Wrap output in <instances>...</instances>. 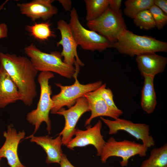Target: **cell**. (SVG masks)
Segmentation results:
<instances>
[{"instance_id": "obj_1", "label": "cell", "mask_w": 167, "mask_h": 167, "mask_svg": "<svg viewBox=\"0 0 167 167\" xmlns=\"http://www.w3.org/2000/svg\"><path fill=\"white\" fill-rule=\"evenodd\" d=\"M0 65L17 86L22 95V102L31 106L37 95L35 79L38 71L30 59L23 56L0 52Z\"/></svg>"}, {"instance_id": "obj_2", "label": "cell", "mask_w": 167, "mask_h": 167, "mask_svg": "<svg viewBox=\"0 0 167 167\" xmlns=\"http://www.w3.org/2000/svg\"><path fill=\"white\" fill-rule=\"evenodd\" d=\"M112 47L122 54L133 57L148 53L166 52L167 43L151 36L138 35L126 29L112 44Z\"/></svg>"}, {"instance_id": "obj_3", "label": "cell", "mask_w": 167, "mask_h": 167, "mask_svg": "<svg viewBox=\"0 0 167 167\" xmlns=\"http://www.w3.org/2000/svg\"><path fill=\"white\" fill-rule=\"evenodd\" d=\"M54 77V73L50 72H41L38 76L37 80L40 89L39 101L36 108L29 112L26 117L28 122L34 126V130L27 139L34 135L43 122L46 123L47 130L49 134L50 133L51 125L49 113L53 107V101L51 97L52 88L49 81Z\"/></svg>"}, {"instance_id": "obj_4", "label": "cell", "mask_w": 167, "mask_h": 167, "mask_svg": "<svg viewBox=\"0 0 167 167\" xmlns=\"http://www.w3.org/2000/svg\"><path fill=\"white\" fill-rule=\"evenodd\" d=\"M24 50L38 71L54 72L70 79L74 77L76 71L75 67L65 63L59 52L45 53L33 43L26 47Z\"/></svg>"}, {"instance_id": "obj_5", "label": "cell", "mask_w": 167, "mask_h": 167, "mask_svg": "<svg viewBox=\"0 0 167 167\" xmlns=\"http://www.w3.org/2000/svg\"><path fill=\"white\" fill-rule=\"evenodd\" d=\"M70 12L69 24L78 45L84 50L102 52L112 47V43L106 37L84 28L80 23L76 9L73 7Z\"/></svg>"}, {"instance_id": "obj_6", "label": "cell", "mask_w": 167, "mask_h": 167, "mask_svg": "<svg viewBox=\"0 0 167 167\" xmlns=\"http://www.w3.org/2000/svg\"><path fill=\"white\" fill-rule=\"evenodd\" d=\"M90 30L98 32L112 44L127 29L122 11L116 12L109 7L98 18L88 21Z\"/></svg>"}, {"instance_id": "obj_7", "label": "cell", "mask_w": 167, "mask_h": 167, "mask_svg": "<svg viewBox=\"0 0 167 167\" xmlns=\"http://www.w3.org/2000/svg\"><path fill=\"white\" fill-rule=\"evenodd\" d=\"M148 149L143 144L134 141L127 140L117 141L111 137L105 143L100 156L101 160L102 163H105L110 157H119L122 159L120 161L121 166L126 167L131 157L136 155L140 157L146 156Z\"/></svg>"}, {"instance_id": "obj_8", "label": "cell", "mask_w": 167, "mask_h": 167, "mask_svg": "<svg viewBox=\"0 0 167 167\" xmlns=\"http://www.w3.org/2000/svg\"><path fill=\"white\" fill-rule=\"evenodd\" d=\"M75 81L73 84L63 86L60 83H55L60 88V92L51 97L53 101V106L50 112L55 114L64 106L68 108L74 105L79 98L84 96L88 92L94 91L102 84L101 81L83 84L78 81L77 77L75 78Z\"/></svg>"}, {"instance_id": "obj_9", "label": "cell", "mask_w": 167, "mask_h": 167, "mask_svg": "<svg viewBox=\"0 0 167 167\" xmlns=\"http://www.w3.org/2000/svg\"><path fill=\"white\" fill-rule=\"evenodd\" d=\"M100 118L109 127V135L115 134L119 131H123L137 139L141 140L142 144L148 148L154 146V140L150 134L149 125L145 123H134L119 118L114 120L105 119L102 117Z\"/></svg>"}, {"instance_id": "obj_10", "label": "cell", "mask_w": 167, "mask_h": 167, "mask_svg": "<svg viewBox=\"0 0 167 167\" xmlns=\"http://www.w3.org/2000/svg\"><path fill=\"white\" fill-rule=\"evenodd\" d=\"M90 111L87 100L84 96L78 99L75 104L68 109L62 108L55 113L63 116L65 119L64 126L58 134L61 136L62 144L67 145L74 135L79 120L83 114Z\"/></svg>"}, {"instance_id": "obj_11", "label": "cell", "mask_w": 167, "mask_h": 167, "mask_svg": "<svg viewBox=\"0 0 167 167\" xmlns=\"http://www.w3.org/2000/svg\"><path fill=\"white\" fill-rule=\"evenodd\" d=\"M102 123L100 120L93 126L88 125L85 130L76 129L75 137L72 138L66 146L73 149L75 147H83L92 145L96 148L97 155L100 156L106 142L101 135Z\"/></svg>"}, {"instance_id": "obj_12", "label": "cell", "mask_w": 167, "mask_h": 167, "mask_svg": "<svg viewBox=\"0 0 167 167\" xmlns=\"http://www.w3.org/2000/svg\"><path fill=\"white\" fill-rule=\"evenodd\" d=\"M24 131L17 132L12 124L7 126L3 133L5 142L0 148V157L6 159L10 167H25L20 162L18 154V148L21 140L25 136Z\"/></svg>"}, {"instance_id": "obj_13", "label": "cell", "mask_w": 167, "mask_h": 167, "mask_svg": "<svg viewBox=\"0 0 167 167\" xmlns=\"http://www.w3.org/2000/svg\"><path fill=\"white\" fill-rule=\"evenodd\" d=\"M57 28L61 35V39L57 43V46L62 45V50L60 53L63 57V62L69 65L73 66L75 61L80 66L84 64L79 58L77 51L78 45L73 36L68 24L63 19L57 22Z\"/></svg>"}, {"instance_id": "obj_14", "label": "cell", "mask_w": 167, "mask_h": 167, "mask_svg": "<svg viewBox=\"0 0 167 167\" xmlns=\"http://www.w3.org/2000/svg\"><path fill=\"white\" fill-rule=\"evenodd\" d=\"M54 0H33L26 3H18L22 15L30 18L32 20L41 19L47 20L56 14L58 9L52 4Z\"/></svg>"}, {"instance_id": "obj_15", "label": "cell", "mask_w": 167, "mask_h": 167, "mask_svg": "<svg viewBox=\"0 0 167 167\" xmlns=\"http://www.w3.org/2000/svg\"><path fill=\"white\" fill-rule=\"evenodd\" d=\"M136 61L142 76L154 77L165 70L167 58L155 53L142 54L136 56Z\"/></svg>"}, {"instance_id": "obj_16", "label": "cell", "mask_w": 167, "mask_h": 167, "mask_svg": "<svg viewBox=\"0 0 167 167\" xmlns=\"http://www.w3.org/2000/svg\"><path fill=\"white\" fill-rule=\"evenodd\" d=\"M30 141L41 146L45 152L47 157L45 162L47 164H59L63 154L61 146L62 144L60 135L54 139L48 135L30 137Z\"/></svg>"}, {"instance_id": "obj_17", "label": "cell", "mask_w": 167, "mask_h": 167, "mask_svg": "<svg viewBox=\"0 0 167 167\" xmlns=\"http://www.w3.org/2000/svg\"><path fill=\"white\" fill-rule=\"evenodd\" d=\"M84 96L87 100L91 111L90 117L85 122V126L89 125L93 119L98 117L107 116L115 119L121 115L109 107L96 90L87 93Z\"/></svg>"}, {"instance_id": "obj_18", "label": "cell", "mask_w": 167, "mask_h": 167, "mask_svg": "<svg viewBox=\"0 0 167 167\" xmlns=\"http://www.w3.org/2000/svg\"><path fill=\"white\" fill-rule=\"evenodd\" d=\"M22 96L10 77L0 65V108L18 101H22Z\"/></svg>"}, {"instance_id": "obj_19", "label": "cell", "mask_w": 167, "mask_h": 167, "mask_svg": "<svg viewBox=\"0 0 167 167\" xmlns=\"http://www.w3.org/2000/svg\"><path fill=\"white\" fill-rule=\"evenodd\" d=\"M143 77L144 82L141 92V105L144 111L150 114L154 111L157 104L154 84V77Z\"/></svg>"}, {"instance_id": "obj_20", "label": "cell", "mask_w": 167, "mask_h": 167, "mask_svg": "<svg viewBox=\"0 0 167 167\" xmlns=\"http://www.w3.org/2000/svg\"><path fill=\"white\" fill-rule=\"evenodd\" d=\"M139 167H167V144L153 149L149 157L143 161Z\"/></svg>"}, {"instance_id": "obj_21", "label": "cell", "mask_w": 167, "mask_h": 167, "mask_svg": "<svg viewBox=\"0 0 167 167\" xmlns=\"http://www.w3.org/2000/svg\"><path fill=\"white\" fill-rule=\"evenodd\" d=\"M86 10L85 19L88 22L102 15L109 7V0H85Z\"/></svg>"}, {"instance_id": "obj_22", "label": "cell", "mask_w": 167, "mask_h": 167, "mask_svg": "<svg viewBox=\"0 0 167 167\" xmlns=\"http://www.w3.org/2000/svg\"><path fill=\"white\" fill-rule=\"evenodd\" d=\"M25 29L31 36L39 41H44L50 37L56 36L48 22L36 23L32 25H26Z\"/></svg>"}, {"instance_id": "obj_23", "label": "cell", "mask_w": 167, "mask_h": 167, "mask_svg": "<svg viewBox=\"0 0 167 167\" xmlns=\"http://www.w3.org/2000/svg\"><path fill=\"white\" fill-rule=\"evenodd\" d=\"M125 15L133 19L141 11L149 9L154 4V0H127L124 2Z\"/></svg>"}, {"instance_id": "obj_24", "label": "cell", "mask_w": 167, "mask_h": 167, "mask_svg": "<svg viewBox=\"0 0 167 167\" xmlns=\"http://www.w3.org/2000/svg\"><path fill=\"white\" fill-rule=\"evenodd\" d=\"M135 26L141 29L149 30L155 27V23L149 10L143 11L133 19Z\"/></svg>"}, {"instance_id": "obj_25", "label": "cell", "mask_w": 167, "mask_h": 167, "mask_svg": "<svg viewBox=\"0 0 167 167\" xmlns=\"http://www.w3.org/2000/svg\"><path fill=\"white\" fill-rule=\"evenodd\" d=\"M96 90L99 94L110 109L121 115L122 114V110L118 109L114 103L113 99V95L111 90L109 88H106V84H102Z\"/></svg>"}, {"instance_id": "obj_26", "label": "cell", "mask_w": 167, "mask_h": 167, "mask_svg": "<svg viewBox=\"0 0 167 167\" xmlns=\"http://www.w3.org/2000/svg\"><path fill=\"white\" fill-rule=\"evenodd\" d=\"M149 10L154 20L155 27L158 30L162 29L167 24V15L154 4Z\"/></svg>"}, {"instance_id": "obj_27", "label": "cell", "mask_w": 167, "mask_h": 167, "mask_svg": "<svg viewBox=\"0 0 167 167\" xmlns=\"http://www.w3.org/2000/svg\"><path fill=\"white\" fill-rule=\"evenodd\" d=\"M122 2L121 0H109V7L116 12L121 11L120 10Z\"/></svg>"}, {"instance_id": "obj_28", "label": "cell", "mask_w": 167, "mask_h": 167, "mask_svg": "<svg viewBox=\"0 0 167 167\" xmlns=\"http://www.w3.org/2000/svg\"><path fill=\"white\" fill-rule=\"evenodd\" d=\"M154 4L167 15V0H154Z\"/></svg>"}, {"instance_id": "obj_29", "label": "cell", "mask_w": 167, "mask_h": 167, "mask_svg": "<svg viewBox=\"0 0 167 167\" xmlns=\"http://www.w3.org/2000/svg\"><path fill=\"white\" fill-rule=\"evenodd\" d=\"M59 164L60 167H75L69 161L66 155L63 153L61 156Z\"/></svg>"}, {"instance_id": "obj_30", "label": "cell", "mask_w": 167, "mask_h": 167, "mask_svg": "<svg viewBox=\"0 0 167 167\" xmlns=\"http://www.w3.org/2000/svg\"><path fill=\"white\" fill-rule=\"evenodd\" d=\"M65 10L67 11H71L72 10V2L70 0H58Z\"/></svg>"}, {"instance_id": "obj_31", "label": "cell", "mask_w": 167, "mask_h": 167, "mask_svg": "<svg viewBox=\"0 0 167 167\" xmlns=\"http://www.w3.org/2000/svg\"><path fill=\"white\" fill-rule=\"evenodd\" d=\"M8 28L4 23L0 24V39L7 37Z\"/></svg>"}, {"instance_id": "obj_32", "label": "cell", "mask_w": 167, "mask_h": 167, "mask_svg": "<svg viewBox=\"0 0 167 167\" xmlns=\"http://www.w3.org/2000/svg\"><path fill=\"white\" fill-rule=\"evenodd\" d=\"M8 1V0H6L5 2H4L2 4L0 5V11L3 9V7L6 4L7 2Z\"/></svg>"}, {"instance_id": "obj_33", "label": "cell", "mask_w": 167, "mask_h": 167, "mask_svg": "<svg viewBox=\"0 0 167 167\" xmlns=\"http://www.w3.org/2000/svg\"><path fill=\"white\" fill-rule=\"evenodd\" d=\"M1 159H2V158L1 157H0V161H1Z\"/></svg>"}]
</instances>
